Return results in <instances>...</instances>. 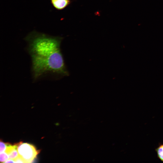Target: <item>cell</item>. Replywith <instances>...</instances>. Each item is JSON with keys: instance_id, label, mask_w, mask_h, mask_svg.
<instances>
[{"instance_id": "1", "label": "cell", "mask_w": 163, "mask_h": 163, "mask_svg": "<svg viewBox=\"0 0 163 163\" xmlns=\"http://www.w3.org/2000/svg\"><path fill=\"white\" fill-rule=\"evenodd\" d=\"M26 40L35 80L48 74L69 75L60 48L61 38L36 33L30 35Z\"/></svg>"}, {"instance_id": "2", "label": "cell", "mask_w": 163, "mask_h": 163, "mask_svg": "<svg viewBox=\"0 0 163 163\" xmlns=\"http://www.w3.org/2000/svg\"><path fill=\"white\" fill-rule=\"evenodd\" d=\"M18 151L19 156L22 158L25 163L32 162L40 151L37 150L33 145L23 143L22 142H19Z\"/></svg>"}, {"instance_id": "3", "label": "cell", "mask_w": 163, "mask_h": 163, "mask_svg": "<svg viewBox=\"0 0 163 163\" xmlns=\"http://www.w3.org/2000/svg\"><path fill=\"white\" fill-rule=\"evenodd\" d=\"M6 143V147L5 152L8 155L9 159L14 160L19 156L18 151L19 142L13 145H12L9 143Z\"/></svg>"}, {"instance_id": "4", "label": "cell", "mask_w": 163, "mask_h": 163, "mask_svg": "<svg viewBox=\"0 0 163 163\" xmlns=\"http://www.w3.org/2000/svg\"><path fill=\"white\" fill-rule=\"evenodd\" d=\"M51 1L53 6L58 10L64 8L69 3V0H51Z\"/></svg>"}, {"instance_id": "5", "label": "cell", "mask_w": 163, "mask_h": 163, "mask_svg": "<svg viewBox=\"0 0 163 163\" xmlns=\"http://www.w3.org/2000/svg\"><path fill=\"white\" fill-rule=\"evenodd\" d=\"M9 159L8 154L5 152L0 153V161L1 163L5 162L7 160Z\"/></svg>"}, {"instance_id": "6", "label": "cell", "mask_w": 163, "mask_h": 163, "mask_svg": "<svg viewBox=\"0 0 163 163\" xmlns=\"http://www.w3.org/2000/svg\"><path fill=\"white\" fill-rule=\"evenodd\" d=\"M157 151L158 157L163 161V145L159 146L157 149Z\"/></svg>"}, {"instance_id": "7", "label": "cell", "mask_w": 163, "mask_h": 163, "mask_svg": "<svg viewBox=\"0 0 163 163\" xmlns=\"http://www.w3.org/2000/svg\"><path fill=\"white\" fill-rule=\"evenodd\" d=\"M0 142V152L1 153L5 152L6 147V143L4 142L1 139Z\"/></svg>"}, {"instance_id": "8", "label": "cell", "mask_w": 163, "mask_h": 163, "mask_svg": "<svg viewBox=\"0 0 163 163\" xmlns=\"http://www.w3.org/2000/svg\"><path fill=\"white\" fill-rule=\"evenodd\" d=\"M15 163H25L24 160L19 156L14 160Z\"/></svg>"}, {"instance_id": "9", "label": "cell", "mask_w": 163, "mask_h": 163, "mask_svg": "<svg viewBox=\"0 0 163 163\" xmlns=\"http://www.w3.org/2000/svg\"><path fill=\"white\" fill-rule=\"evenodd\" d=\"M4 163H15L14 160L12 159H8Z\"/></svg>"}]
</instances>
